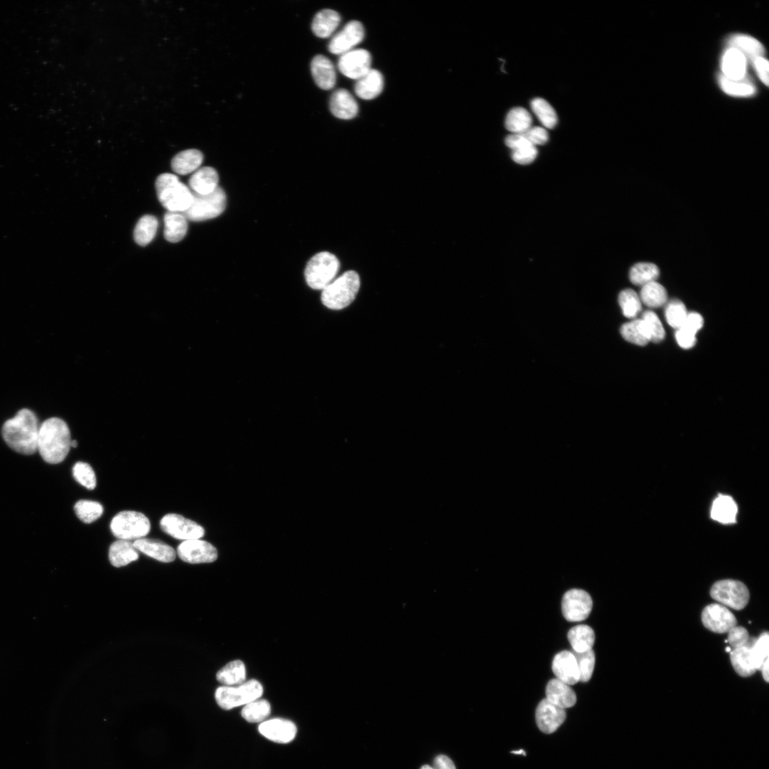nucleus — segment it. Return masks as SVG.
Returning a JSON list of instances; mask_svg holds the SVG:
<instances>
[{"label":"nucleus","instance_id":"bb28decb","mask_svg":"<svg viewBox=\"0 0 769 769\" xmlns=\"http://www.w3.org/2000/svg\"><path fill=\"white\" fill-rule=\"evenodd\" d=\"M219 175L215 169L203 167L195 171L189 179L192 192L206 194L213 192L219 186Z\"/></svg>","mask_w":769,"mask_h":769},{"label":"nucleus","instance_id":"c03bdc74","mask_svg":"<svg viewBox=\"0 0 769 769\" xmlns=\"http://www.w3.org/2000/svg\"><path fill=\"white\" fill-rule=\"evenodd\" d=\"M77 517L85 523H90L98 519L103 513V506L90 500H80L74 506Z\"/></svg>","mask_w":769,"mask_h":769},{"label":"nucleus","instance_id":"9d476101","mask_svg":"<svg viewBox=\"0 0 769 769\" xmlns=\"http://www.w3.org/2000/svg\"><path fill=\"white\" fill-rule=\"evenodd\" d=\"M161 529L169 535L182 540L199 539L204 529L196 522L176 513H168L160 520Z\"/></svg>","mask_w":769,"mask_h":769},{"label":"nucleus","instance_id":"a211bd4d","mask_svg":"<svg viewBox=\"0 0 769 769\" xmlns=\"http://www.w3.org/2000/svg\"><path fill=\"white\" fill-rule=\"evenodd\" d=\"M747 64V58L741 51L728 47L721 59V75L733 80H743L746 78Z\"/></svg>","mask_w":769,"mask_h":769},{"label":"nucleus","instance_id":"f704fd0d","mask_svg":"<svg viewBox=\"0 0 769 769\" xmlns=\"http://www.w3.org/2000/svg\"><path fill=\"white\" fill-rule=\"evenodd\" d=\"M216 679L223 686H236L246 681V670L244 662L234 660L226 664L216 673Z\"/></svg>","mask_w":769,"mask_h":769},{"label":"nucleus","instance_id":"20e7f679","mask_svg":"<svg viewBox=\"0 0 769 769\" xmlns=\"http://www.w3.org/2000/svg\"><path fill=\"white\" fill-rule=\"evenodd\" d=\"M360 286V279L355 271H348L334 279L322 290L321 301L328 308L341 310L355 298Z\"/></svg>","mask_w":769,"mask_h":769},{"label":"nucleus","instance_id":"864d4df0","mask_svg":"<svg viewBox=\"0 0 769 769\" xmlns=\"http://www.w3.org/2000/svg\"><path fill=\"white\" fill-rule=\"evenodd\" d=\"M521 135L535 146L543 145L548 140V132L541 127H530Z\"/></svg>","mask_w":769,"mask_h":769},{"label":"nucleus","instance_id":"09e8293b","mask_svg":"<svg viewBox=\"0 0 769 769\" xmlns=\"http://www.w3.org/2000/svg\"><path fill=\"white\" fill-rule=\"evenodd\" d=\"M573 654L578 667L580 681H588L592 677L595 664V656L593 650L590 649L583 652H573Z\"/></svg>","mask_w":769,"mask_h":769},{"label":"nucleus","instance_id":"2eb2a0df","mask_svg":"<svg viewBox=\"0 0 769 769\" xmlns=\"http://www.w3.org/2000/svg\"><path fill=\"white\" fill-rule=\"evenodd\" d=\"M701 620L703 626L715 633H727L736 626L737 620L734 614L721 604H710L702 611Z\"/></svg>","mask_w":769,"mask_h":769},{"label":"nucleus","instance_id":"a878e982","mask_svg":"<svg viewBox=\"0 0 769 769\" xmlns=\"http://www.w3.org/2000/svg\"><path fill=\"white\" fill-rule=\"evenodd\" d=\"M545 695L548 701L563 709L573 706L577 701L576 694L570 686L557 678L548 681Z\"/></svg>","mask_w":769,"mask_h":769},{"label":"nucleus","instance_id":"58836bf2","mask_svg":"<svg viewBox=\"0 0 769 769\" xmlns=\"http://www.w3.org/2000/svg\"><path fill=\"white\" fill-rule=\"evenodd\" d=\"M532 117L523 108L511 109L506 115L505 126L513 134H521L531 127Z\"/></svg>","mask_w":769,"mask_h":769},{"label":"nucleus","instance_id":"4be33fe9","mask_svg":"<svg viewBox=\"0 0 769 769\" xmlns=\"http://www.w3.org/2000/svg\"><path fill=\"white\" fill-rule=\"evenodd\" d=\"M384 78L376 69L371 68L362 77L356 80L354 91L357 97L363 100H372L382 92Z\"/></svg>","mask_w":769,"mask_h":769},{"label":"nucleus","instance_id":"9b49d317","mask_svg":"<svg viewBox=\"0 0 769 769\" xmlns=\"http://www.w3.org/2000/svg\"><path fill=\"white\" fill-rule=\"evenodd\" d=\"M592 608V600L586 591L571 589L562 600V612L569 622H580L587 619Z\"/></svg>","mask_w":769,"mask_h":769},{"label":"nucleus","instance_id":"473e14b6","mask_svg":"<svg viewBox=\"0 0 769 769\" xmlns=\"http://www.w3.org/2000/svg\"><path fill=\"white\" fill-rule=\"evenodd\" d=\"M727 42L729 47L736 48L750 61L755 58L763 56L765 53V49L761 43L748 35H733Z\"/></svg>","mask_w":769,"mask_h":769},{"label":"nucleus","instance_id":"4468645a","mask_svg":"<svg viewBox=\"0 0 769 769\" xmlns=\"http://www.w3.org/2000/svg\"><path fill=\"white\" fill-rule=\"evenodd\" d=\"M179 558L188 563H212L217 559V550L211 543L199 539L184 540L179 545Z\"/></svg>","mask_w":769,"mask_h":769},{"label":"nucleus","instance_id":"ea45409f","mask_svg":"<svg viewBox=\"0 0 769 769\" xmlns=\"http://www.w3.org/2000/svg\"><path fill=\"white\" fill-rule=\"evenodd\" d=\"M718 80L722 90L731 96L749 97L756 92L755 85L747 78L741 80H733L720 75Z\"/></svg>","mask_w":769,"mask_h":769},{"label":"nucleus","instance_id":"412c9836","mask_svg":"<svg viewBox=\"0 0 769 769\" xmlns=\"http://www.w3.org/2000/svg\"><path fill=\"white\" fill-rule=\"evenodd\" d=\"M330 110L336 117L350 120L358 113V105L353 95L346 89L335 90L330 98Z\"/></svg>","mask_w":769,"mask_h":769},{"label":"nucleus","instance_id":"2f4dec72","mask_svg":"<svg viewBox=\"0 0 769 769\" xmlns=\"http://www.w3.org/2000/svg\"><path fill=\"white\" fill-rule=\"evenodd\" d=\"M738 507L730 496L719 495L713 502L711 509L712 519L724 524L736 522Z\"/></svg>","mask_w":769,"mask_h":769},{"label":"nucleus","instance_id":"13d9d810","mask_svg":"<svg viewBox=\"0 0 769 769\" xmlns=\"http://www.w3.org/2000/svg\"><path fill=\"white\" fill-rule=\"evenodd\" d=\"M434 769H456L453 761L446 755H437L434 760Z\"/></svg>","mask_w":769,"mask_h":769},{"label":"nucleus","instance_id":"6e6d98bb","mask_svg":"<svg viewBox=\"0 0 769 769\" xmlns=\"http://www.w3.org/2000/svg\"><path fill=\"white\" fill-rule=\"evenodd\" d=\"M753 67L756 72L760 80L766 85H768V61L764 58L760 56L754 58L751 61Z\"/></svg>","mask_w":769,"mask_h":769},{"label":"nucleus","instance_id":"aec40b11","mask_svg":"<svg viewBox=\"0 0 769 769\" xmlns=\"http://www.w3.org/2000/svg\"><path fill=\"white\" fill-rule=\"evenodd\" d=\"M310 71L314 82L322 90L333 89L336 84V71L332 61L323 55H317L311 61Z\"/></svg>","mask_w":769,"mask_h":769},{"label":"nucleus","instance_id":"7c9ffc66","mask_svg":"<svg viewBox=\"0 0 769 769\" xmlns=\"http://www.w3.org/2000/svg\"><path fill=\"white\" fill-rule=\"evenodd\" d=\"M164 236L172 243L184 239L187 232V219L181 212L167 211L164 216Z\"/></svg>","mask_w":769,"mask_h":769},{"label":"nucleus","instance_id":"f03ea898","mask_svg":"<svg viewBox=\"0 0 769 769\" xmlns=\"http://www.w3.org/2000/svg\"><path fill=\"white\" fill-rule=\"evenodd\" d=\"M70 433L66 422L58 417H51L40 424L37 451L43 459L56 464L63 461L70 448Z\"/></svg>","mask_w":769,"mask_h":769},{"label":"nucleus","instance_id":"b1692460","mask_svg":"<svg viewBox=\"0 0 769 769\" xmlns=\"http://www.w3.org/2000/svg\"><path fill=\"white\" fill-rule=\"evenodd\" d=\"M756 637H750L749 643L743 647L732 649L730 652L731 664L736 673L743 677L753 675L756 671L752 648Z\"/></svg>","mask_w":769,"mask_h":769},{"label":"nucleus","instance_id":"72a5a7b5","mask_svg":"<svg viewBox=\"0 0 769 769\" xmlns=\"http://www.w3.org/2000/svg\"><path fill=\"white\" fill-rule=\"evenodd\" d=\"M567 639L575 652H583L592 649L595 635L590 626L580 624L569 630Z\"/></svg>","mask_w":769,"mask_h":769},{"label":"nucleus","instance_id":"680f3d73","mask_svg":"<svg viewBox=\"0 0 769 769\" xmlns=\"http://www.w3.org/2000/svg\"><path fill=\"white\" fill-rule=\"evenodd\" d=\"M420 769H434V768L432 767H431L430 765H424Z\"/></svg>","mask_w":769,"mask_h":769},{"label":"nucleus","instance_id":"5701e85b","mask_svg":"<svg viewBox=\"0 0 769 769\" xmlns=\"http://www.w3.org/2000/svg\"><path fill=\"white\" fill-rule=\"evenodd\" d=\"M506 145L512 150L513 160L520 164H528L535 160L538 150L521 134H511L505 140Z\"/></svg>","mask_w":769,"mask_h":769},{"label":"nucleus","instance_id":"39448f33","mask_svg":"<svg viewBox=\"0 0 769 769\" xmlns=\"http://www.w3.org/2000/svg\"><path fill=\"white\" fill-rule=\"evenodd\" d=\"M340 268V261L333 253L322 251L314 255L307 263L304 276L309 287L323 290L335 278Z\"/></svg>","mask_w":769,"mask_h":769},{"label":"nucleus","instance_id":"393cba45","mask_svg":"<svg viewBox=\"0 0 769 769\" xmlns=\"http://www.w3.org/2000/svg\"><path fill=\"white\" fill-rule=\"evenodd\" d=\"M133 544L138 552L160 562L170 563L176 558L174 549L162 540L142 538L135 540Z\"/></svg>","mask_w":769,"mask_h":769},{"label":"nucleus","instance_id":"7ed1b4c3","mask_svg":"<svg viewBox=\"0 0 769 769\" xmlns=\"http://www.w3.org/2000/svg\"><path fill=\"white\" fill-rule=\"evenodd\" d=\"M157 198L168 211L184 212L192 201V192L177 175L164 173L159 175L155 182Z\"/></svg>","mask_w":769,"mask_h":769},{"label":"nucleus","instance_id":"37998d69","mask_svg":"<svg viewBox=\"0 0 769 769\" xmlns=\"http://www.w3.org/2000/svg\"><path fill=\"white\" fill-rule=\"evenodd\" d=\"M533 112L540 122L547 128H553L558 122V116L554 108L543 98H536L530 102Z\"/></svg>","mask_w":769,"mask_h":769},{"label":"nucleus","instance_id":"c9c22d12","mask_svg":"<svg viewBox=\"0 0 769 769\" xmlns=\"http://www.w3.org/2000/svg\"><path fill=\"white\" fill-rule=\"evenodd\" d=\"M158 220L152 215H144L137 221L134 229V239L140 246L150 244L156 235Z\"/></svg>","mask_w":769,"mask_h":769},{"label":"nucleus","instance_id":"f3484780","mask_svg":"<svg viewBox=\"0 0 769 769\" xmlns=\"http://www.w3.org/2000/svg\"><path fill=\"white\" fill-rule=\"evenodd\" d=\"M565 709L543 699L535 711V719L539 729L547 734L555 732L565 721Z\"/></svg>","mask_w":769,"mask_h":769},{"label":"nucleus","instance_id":"5fc2aeb1","mask_svg":"<svg viewBox=\"0 0 769 769\" xmlns=\"http://www.w3.org/2000/svg\"><path fill=\"white\" fill-rule=\"evenodd\" d=\"M675 338L679 345L684 349L692 347L696 341V334L684 328H680L676 330Z\"/></svg>","mask_w":769,"mask_h":769},{"label":"nucleus","instance_id":"0eeeda50","mask_svg":"<svg viewBox=\"0 0 769 769\" xmlns=\"http://www.w3.org/2000/svg\"><path fill=\"white\" fill-rule=\"evenodd\" d=\"M263 693L261 684L250 679L236 686H221L215 691L217 704L223 709L230 710L260 699Z\"/></svg>","mask_w":769,"mask_h":769},{"label":"nucleus","instance_id":"4c0bfd02","mask_svg":"<svg viewBox=\"0 0 769 769\" xmlns=\"http://www.w3.org/2000/svg\"><path fill=\"white\" fill-rule=\"evenodd\" d=\"M641 302L649 308H659L666 303L667 293L665 288L656 281L643 286L639 295Z\"/></svg>","mask_w":769,"mask_h":769},{"label":"nucleus","instance_id":"4d7b16f0","mask_svg":"<svg viewBox=\"0 0 769 769\" xmlns=\"http://www.w3.org/2000/svg\"><path fill=\"white\" fill-rule=\"evenodd\" d=\"M703 325V319L702 316L698 313L691 312L688 313L684 323L681 328H684L686 330L696 334V333L702 328Z\"/></svg>","mask_w":769,"mask_h":769},{"label":"nucleus","instance_id":"8fccbe9b","mask_svg":"<svg viewBox=\"0 0 769 769\" xmlns=\"http://www.w3.org/2000/svg\"><path fill=\"white\" fill-rule=\"evenodd\" d=\"M74 478L89 490L96 486V476L93 468L87 463L78 461L73 467Z\"/></svg>","mask_w":769,"mask_h":769},{"label":"nucleus","instance_id":"49530a36","mask_svg":"<svg viewBox=\"0 0 769 769\" xmlns=\"http://www.w3.org/2000/svg\"><path fill=\"white\" fill-rule=\"evenodd\" d=\"M688 312L683 302L678 299H673L666 303L665 308V318L668 324L675 328H680L686 318Z\"/></svg>","mask_w":769,"mask_h":769},{"label":"nucleus","instance_id":"e2e57ef3","mask_svg":"<svg viewBox=\"0 0 769 769\" xmlns=\"http://www.w3.org/2000/svg\"><path fill=\"white\" fill-rule=\"evenodd\" d=\"M731 650H732V649L729 646L726 647V652L730 653L731 652Z\"/></svg>","mask_w":769,"mask_h":769},{"label":"nucleus","instance_id":"423d86ee","mask_svg":"<svg viewBox=\"0 0 769 769\" xmlns=\"http://www.w3.org/2000/svg\"><path fill=\"white\" fill-rule=\"evenodd\" d=\"M192 203L189 208L182 212L187 220L206 221L217 217L224 212L226 205V196L220 187L206 194H197L192 191Z\"/></svg>","mask_w":769,"mask_h":769},{"label":"nucleus","instance_id":"6e6552de","mask_svg":"<svg viewBox=\"0 0 769 769\" xmlns=\"http://www.w3.org/2000/svg\"><path fill=\"white\" fill-rule=\"evenodd\" d=\"M110 530L119 540H138L146 536L150 530V522L140 512L124 511L116 514L110 522Z\"/></svg>","mask_w":769,"mask_h":769},{"label":"nucleus","instance_id":"79ce46f5","mask_svg":"<svg viewBox=\"0 0 769 769\" xmlns=\"http://www.w3.org/2000/svg\"><path fill=\"white\" fill-rule=\"evenodd\" d=\"M271 713V705L266 699H258L246 704L241 710L242 717L249 723H261Z\"/></svg>","mask_w":769,"mask_h":769},{"label":"nucleus","instance_id":"052dcab7","mask_svg":"<svg viewBox=\"0 0 769 769\" xmlns=\"http://www.w3.org/2000/svg\"><path fill=\"white\" fill-rule=\"evenodd\" d=\"M70 446H72V447H73V448H76V447L78 446V442H77V441H76V440H71V441H70Z\"/></svg>","mask_w":769,"mask_h":769},{"label":"nucleus","instance_id":"1a4fd4ad","mask_svg":"<svg viewBox=\"0 0 769 769\" xmlns=\"http://www.w3.org/2000/svg\"><path fill=\"white\" fill-rule=\"evenodd\" d=\"M711 597L723 606L740 610L749 601L750 594L744 583L734 580H722L715 582L710 590Z\"/></svg>","mask_w":769,"mask_h":769},{"label":"nucleus","instance_id":"603ef678","mask_svg":"<svg viewBox=\"0 0 769 769\" xmlns=\"http://www.w3.org/2000/svg\"><path fill=\"white\" fill-rule=\"evenodd\" d=\"M727 642L732 649H735L747 645L750 641L748 632L746 628L741 626L732 627L728 632Z\"/></svg>","mask_w":769,"mask_h":769},{"label":"nucleus","instance_id":"dca6fc26","mask_svg":"<svg viewBox=\"0 0 769 769\" xmlns=\"http://www.w3.org/2000/svg\"><path fill=\"white\" fill-rule=\"evenodd\" d=\"M258 731L271 741L288 743L295 738L297 728L290 720L276 718L261 722L258 726Z\"/></svg>","mask_w":769,"mask_h":769},{"label":"nucleus","instance_id":"a18cd8bd","mask_svg":"<svg viewBox=\"0 0 769 769\" xmlns=\"http://www.w3.org/2000/svg\"><path fill=\"white\" fill-rule=\"evenodd\" d=\"M618 302L623 315L627 318H635L642 309V302L638 294L632 289L620 292Z\"/></svg>","mask_w":769,"mask_h":769},{"label":"nucleus","instance_id":"bf43d9fd","mask_svg":"<svg viewBox=\"0 0 769 769\" xmlns=\"http://www.w3.org/2000/svg\"><path fill=\"white\" fill-rule=\"evenodd\" d=\"M760 670L762 671V675H763V679H764V680H765V681L766 682H768V681H769V676H768V659H765V661H764V663H763V666H762V667H761Z\"/></svg>","mask_w":769,"mask_h":769},{"label":"nucleus","instance_id":"f8f14e48","mask_svg":"<svg viewBox=\"0 0 769 769\" xmlns=\"http://www.w3.org/2000/svg\"><path fill=\"white\" fill-rule=\"evenodd\" d=\"M365 37V28L361 22L352 20L336 33L330 39L328 48L330 53L342 55L352 49L362 42Z\"/></svg>","mask_w":769,"mask_h":769},{"label":"nucleus","instance_id":"de8ad7c7","mask_svg":"<svg viewBox=\"0 0 769 769\" xmlns=\"http://www.w3.org/2000/svg\"><path fill=\"white\" fill-rule=\"evenodd\" d=\"M641 319L646 328L649 341L659 342L664 338V328L654 312L652 310L644 311Z\"/></svg>","mask_w":769,"mask_h":769},{"label":"nucleus","instance_id":"0e129e2a","mask_svg":"<svg viewBox=\"0 0 769 769\" xmlns=\"http://www.w3.org/2000/svg\"><path fill=\"white\" fill-rule=\"evenodd\" d=\"M522 752H523V750H517V751H513L512 753H515V754H520V753H522Z\"/></svg>","mask_w":769,"mask_h":769},{"label":"nucleus","instance_id":"e433bc0d","mask_svg":"<svg viewBox=\"0 0 769 769\" xmlns=\"http://www.w3.org/2000/svg\"><path fill=\"white\" fill-rule=\"evenodd\" d=\"M659 276V269L656 265L649 262L635 263L629 270L630 281L637 286H643L652 281H656Z\"/></svg>","mask_w":769,"mask_h":769},{"label":"nucleus","instance_id":"ddd939ff","mask_svg":"<svg viewBox=\"0 0 769 769\" xmlns=\"http://www.w3.org/2000/svg\"><path fill=\"white\" fill-rule=\"evenodd\" d=\"M372 56L363 48H354L340 56L338 68L340 72L352 80H358L371 69Z\"/></svg>","mask_w":769,"mask_h":769},{"label":"nucleus","instance_id":"cd10ccee","mask_svg":"<svg viewBox=\"0 0 769 769\" xmlns=\"http://www.w3.org/2000/svg\"><path fill=\"white\" fill-rule=\"evenodd\" d=\"M341 21L340 14L332 9H323L318 11L314 16L311 28L313 33L321 38H328L333 35L338 27Z\"/></svg>","mask_w":769,"mask_h":769},{"label":"nucleus","instance_id":"3c124183","mask_svg":"<svg viewBox=\"0 0 769 769\" xmlns=\"http://www.w3.org/2000/svg\"><path fill=\"white\" fill-rule=\"evenodd\" d=\"M752 652L756 669L760 670L769 654V635L767 632L762 633L756 639Z\"/></svg>","mask_w":769,"mask_h":769},{"label":"nucleus","instance_id":"a19ab883","mask_svg":"<svg viewBox=\"0 0 769 769\" xmlns=\"http://www.w3.org/2000/svg\"><path fill=\"white\" fill-rule=\"evenodd\" d=\"M622 337L628 342L637 345H645L649 342V339L641 318L634 319L624 323L620 329Z\"/></svg>","mask_w":769,"mask_h":769},{"label":"nucleus","instance_id":"c756f323","mask_svg":"<svg viewBox=\"0 0 769 769\" xmlns=\"http://www.w3.org/2000/svg\"><path fill=\"white\" fill-rule=\"evenodd\" d=\"M108 556L110 563L116 567H120L137 560L139 554L133 543L118 540L110 546Z\"/></svg>","mask_w":769,"mask_h":769},{"label":"nucleus","instance_id":"f257e3e1","mask_svg":"<svg viewBox=\"0 0 769 769\" xmlns=\"http://www.w3.org/2000/svg\"><path fill=\"white\" fill-rule=\"evenodd\" d=\"M39 427L36 414L29 409L23 408L4 423L1 434L11 449L30 455L37 451Z\"/></svg>","mask_w":769,"mask_h":769},{"label":"nucleus","instance_id":"6ab92c4d","mask_svg":"<svg viewBox=\"0 0 769 769\" xmlns=\"http://www.w3.org/2000/svg\"><path fill=\"white\" fill-rule=\"evenodd\" d=\"M552 670L558 679L570 686L580 681L576 659L572 652L565 650L557 654L553 660Z\"/></svg>","mask_w":769,"mask_h":769},{"label":"nucleus","instance_id":"c85d7f7f","mask_svg":"<svg viewBox=\"0 0 769 769\" xmlns=\"http://www.w3.org/2000/svg\"><path fill=\"white\" fill-rule=\"evenodd\" d=\"M204 156L197 149H188L177 154L172 159L173 171L179 174L185 175L194 172L203 162Z\"/></svg>","mask_w":769,"mask_h":769}]
</instances>
